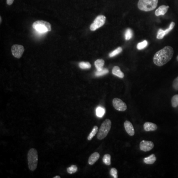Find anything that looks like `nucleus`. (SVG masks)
<instances>
[{
	"mask_svg": "<svg viewBox=\"0 0 178 178\" xmlns=\"http://www.w3.org/2000/svg\"><path fill=\"white\" fill-rule=\"evenodd\" d=\"M173 54L174 50L171 47H165L156 53L153 58V62L157 66H163L172 59Z\"/></svg>",
	"mask_w": 178,
	"mask_h": 178,
	"instance_id": "1",
	"label": "nucleus"
},
{
	"mask_svg": "<svg viewBox=\"0 0 178 178\" xmlns=\"http://www.w3.org/2000/svg\"><path fill=\"white\" fill-rule=\"evenodd\" d=\"M27 159L29 169L32 171H34L38 165V152L36 149L31 148L28 151Z\"/></svg>",
	"mask_w": 178,
	"mask_h": 178,
	"instance_id": "2",
	"label": "nucleus"
},
{
	"mask_svg": "<svg viewBox=\"0 0 178 178\" xmlns=\"http://www.w3.org/2000/svg\"><path fill=\"white\" fill-rule=\"evenodd\" d=\"M158 2V0H139L138 7L141 10L149 12L156 8Z\"/></svg>",
	"mask_w": 178,
	"mask_h": 178,
	"instance_id": "3",
	"label": "nucleus"
},
{
	"mask_svg": "<svg viewBox=\"0 0 178 178\" xmlns=\"http://www.w3.org/2000/svg\"><path fill=\"white\" fill-rule=\"evenodd\" d=\"M33 27L40 33H46L51 31V25L48 22L44 20H38L34 22Z\"/></svg>",
	"mask_w": 178,
	"mask_h": 178,
	"instance_id": "4",
	"label": "nucleus"
},
{
	"mask_svg": "<svg viewBox=\"0 0 178 178\" xmlns=\"http://www.w3.org/2000/svg\"><path fill=\"white\" fill-rule=\"evenodd\" d=\"M111 127V122L109 119L104 121L97 133V138L101 140L107 136Z\"/></svg>",
	"mask_w": 178,
	"mask_h": 178,
	"instance_id": "5",
	"label": "nucleus"
},
{
	"mask_svg": "<svg viewBox=\"0 0 178 178\" xmlns=\"http://www.w3.org/2000/svg\"><path fill=\"white\" fill-rule=\"evenodd\" d=\"M106 17L105 16L100 15L97 16L95 19L93 23L90 26L91 31H95L102 26L106 22Z\"/></svg>",
	"mask_w": 178,
	"mask_h": 178,
	"instance_id": "6",
	"label": "nucleus"
},
{
	"mask_svg": "<svg viewBox=\"0 0 178 178\" xmlns=\"http://www.w3.org/2000/svg\"><path fill=\"white\" fill-rule=\"evenodd\" d=\"M112 104L114 107L117 111H124L127 109L126 104L118 98L114 99L112 101Z\"/></svg>",
	"mask_w": 178,
	"mask_h": 178,
	"instance_id": "7",
	"label": "nucleus"
},
{
	"mask_svg": "<svg viewBox=\"0 0 178 178\" xmlns=\"http://www.w3.org/2000/svg\"><path fill=\"white\" fill-rule=\"evenodd\" d=\"M24 51V47L19 44H14L12 47V51L13 56L16 58H21Z\"/></svg>",
	"mask_w": 178,
	"mask_h": 178,
	"instance_id": "8",
	"label": "nucleus"
},
{
	"mask_svg": "<svg viewBox=\"0 0 178 178\" xmlns=\"http://www.w3.org/2000/svg\"><path fill=\"white\" fill-rule=\"evenodd\" d=\"M154 147V143L152 141L142 140L140 144V149L143 152H148L152 150Z\"/></svg>",
	"mask_w": 178,
	"mask_h": 178,
	"instance_id": "9",
	"label": "nucleus"
},
{
	"mask_svg": "<svg viewBox=\"0 0 178 178\" xmlns=\"http://www.w3.org/2000/svg\"><path fill=\"white\" fill-rule=\"evenodd\" d=\"M175 23L174 22H172L170 25L169 27L166 30H163L162 29L158 30L157 32V39H162L164 38V37L165 36V35H166L167 34L169 33L173 29L174 26H175Z\"/></svg>",
	"mask_w": 178,
	"mask_h": 178,
	"instance_id": "10",
	"label": "nucleus"
},
{
	"mask_svg": "<svg viewBox=\"0 0 178 178\" xmlns=\"http://www.w3.org/2000/svg\"><path fill=\"white\" fill-rule=\"evenodd\" d=\"M124 127L127 133L131 136H133L135 134V130L132 124L129 121L124 122Z\"/></svg>",
	"mask_w": 178,
	"mask_h": 178,
	"instance_id": "11",
	"label": "nucleus"
},
{
	"mask_svg": "<svg viewBox=\"0 0 178 178\" xmlns=\"http://www.w3.org/2000/svg\"><path fill=\"white\" fill-rule=\"evenodd\" d=\"M143 128L147 132L154 131L156 130L157 126L155 124L153 123L152 122H147L144 124Z\"/></svg>",
	"mask_w": 178,
	"mask_h": 178,
	"instance_id": "12",
	"label": "nucleus"
},
{
	"mask_svg": "<svg viewBox=\"0 0 178 178\" xmlns=\"http://www.w3.org/2000/svg\"><path fill=\"white\" fill-rule=\"evenodd\" d=\"M169 8V6H166L165 5H162L161 6H160L155 10V15L158 17L159 15H165L167 12Z\"/></svg>",
	"mask_w": 178,
	"mask_h": 178,
	"instance_id": "13",
	"label": "nucleus"
},
{
	"mask_svg": "<svg viewBox=\"0 0 178 178\" xmlns=\"http://www.w3.org/2000/svg\"><path fill=\"white\" fill-rule=\"evenodd\" d=\"M99 154L98 152H94L90 156L88 160V163L90 165H93L96 163L99 158Z\"/></svg>",
	"mask_w": 178,
	"mask_h": 178,
	"instance_id": "14",
	"label": "nucleus"
},
{
	"mask_svg": "<svg viewBox=\"0 0 178 178\" xmlns=\"http://www.w3.org/2000/svg\"><path fill=\"white\" fill-rule=\"evenodd\" d=\"M112 73L114 75L120 78H123L124 77V74L121 71L120 68L118 66H114L112 69Z\"/></svg>",
	"mask_w": 178,
	"mask_h": 178,
	"instance_id": "15",
	"label": "nucleus"
},
{
	"mask_svg": "<svg viewBox=\"0 0 178 178\" xmlns=\"http://www.w3.org/2000/svg\"><path fill=\"white\" fill-rule=\"evenodd\" d=\"M156 160V157L154 154L143 159V162L147 164H152Z\"/></svg>",
	"mask_w": 178,
	"mask_h": 178,
	"instance_id": "16",
	"label": "nucleus"
},
{
	"mask_svg": "<svg viewBox=\"0 0 178 178\" xmlns=\"http://www.w3.org/2000/svg\"><path fill=\"white\" fill-rule=\"evenodd\" d=\"M104 64V59H97L95 62V65L96 66V68L97 69V71H100L103 69Z\"/></svg>",
	"mask_w": 178,
	"mask_h": 178,
	"instance_id": "17",
	"label": "nucleus"
},
{
	"mask_svg": "<svg viewBox=\"0 0 178 178\" xmlns=\"http://www.w3.org/2000/svg\"><path fill=\"white\" fill-rule=\"evenodd\" d=\"M106 112V110L102 106H98L96 109V114L97 117L102 118Z\"/></svg>",
	"mask_w": 178,
	"mask_h": 178,
	"instance_id": "18",
	"label": "nucleus"
},
{
	"mask_svg": "<svg viewBox=\"0 0 178 178\" xmlns=\"http://www.w3.org/2000/svg\"><path fill=\"white\" fill-rule=\"evenodd\" d=\"M98 131V127L97 126H95L94 128L92 129V131H91L90 134L88 137V140H91L92 139V138L96 135V134L97 133Z\"/></svg>",
	"mask_w": 178,
	"mask_h": 178,
	"instance_id": "19",
	"label": "nucleus"
},
{
	"mask_svg": "<svg viewBox=\"0 0 178 178\" xmlns=\"http://www.w3.org/2000/svg\"><path fill=\"white\" fill-rule=\"evenodd\" d=\"M102 161L104 163L107 165H110L111 164V156L109 154H106L104 155Z\"/></svg>",
	"mask_w": 178,
	"mask_h": 178,
	"instance_id": "20",
	"label": "nucleus"
},
{
	"mask_svg": "<svg viewBox=\"0 0 178 178\" xmlns=\"http://www.w3.org/2000/svg\"><path fill=\"white\" fill-rule=\"evenodd\" d=\"M133 31L130 28H128L126 30L125 33V38L126 40H130L133 37Z\"/></svg>",
	"mask_w": 178,
	"mask_h": 178,
	"instance_id": "21",
	"label": "nucleus"
},
{
	"mask_svg": "<svg viewBox=\"0 0 178 178\" xmlns=\"http://www.w3.org/2000/svg\"><path fill=\"white\" fill-rule=\"evenodd\" d=\"M79 66L81 69H89L91 67V64L88 62H81L79 63Z\"/></svg>",
	"mask_w": 178,
	"mask_h": 178,
	"instance_id": "22",
	"label": "nucleus"
},
{
	"mask_svg": "<svg viewBox=\"0 0 178 178\" xmlns=\"http://www.w3.org/2000/svg\"><path fill=\"white\" fill-rule=\"evenodd\" d=\"M109 71L108 69L106 68H103L102 70L100 71H97L95 73V76L99 77V76H103L104 75L107 74L108 73Z\"/></svg>",
	"mask_w": 178,
	"mask_h": 178,
	"instance_id": "23",
	"label": "nucleus"
},
{
	"mask_svg": "<svg viewBox=\"0 0 178 178\" xmlns=\"http://www.w3.org/2000/svg\"><path fill=\"white\" fill-rule=\"evenodd\" d=\"M172 106L173 107H177L178 106V95L173 96L171 99Z\"/></svg>",
	"mask_w": 178,
	"mask_h": 178,
	"instance_id": "24",
	"label": "nucleus"
},
{
	"mask_svg": "<svg viewBox=\"0 0 178 178\" xmlns=\"http://www.w3.org/2000/svg\"><path fill=\"white\" fill-rule=\"evenodd\" d=\"M147 44H148V43H147V41L144 40L143 41L138 44L137 46V49L139 50L143 49L144 48H145L147 46Z\"/></svg>",
	"mask_w": 178,
	"mask_h": 178,
	"instance_id": "25",
	"label": "nucleus"
},
{
	"mask_svg": "<svg viewBox=\"0 0 178 178\" xmlns=\"http://www.w3.org/2000/svg\"><path fill=\"white\" fill-rule=\"evenodd\" d=\"M122 49L121 47H118V48H117L116 49H115L114 51H112L111 53H110V54H109V57H111V58H112V57H113V56H115L117 54H120V53L122 51Z\"/></svg>",
	"mask_w": 178,
	"mask_h": 178,
	"instance_id": "26",
	"label": "nucleus"
},
{
	"mask_svg": "<svg viewBox=\"0 0 178 178\" xmlns=\"http://www.w3.org/2000/svg\"><path fill=\"white\" fill-rule=\"evenodd\" d=\"M77 167L75 165H72L71 166L68 167L67 169V171L69 174H74L76 173V172L77 171Z\"/></svg>",
	"mask_w": 178,
	"mask_h": 178,
	"instance_id": "27",
	"label": "nucleus"
},
{
	"mask_svg": "<svg viewBox=\"0 0 178 178\" xmlns=\"http://www.w3.org/2000/svg\"><path fill=\"white\" fill-rule=\"evenodd\" d=\"M117 170L116 168H112L111 169L110 171V174L113 178H118V175H117Z\"/></svg>",
	"mask_w": 178,
	"mask_h": 178,
	"instance_id": "28",
	"label": "nucleus"
},
{
	"mask_svg": "<svg viewBox=\"0 0 178 178\" xmlns=\"http://www.w3.org/2000/svg\"><path fill=\"white\" fill-rule=\"evenodd\" d=\"M173 87L176 90H178V77L173 81Z\"/></svg>",
	"mask_w": 178,
	"mask_h": 178,
	"instance_id": "29",
	"label": "nucleus"
},
{
	"mask_svg": "<svg viewBox=\"0 0 178 178\" xmlns=\"http://www.w3.org/2000/svg\"><path fill=\"white\" fill-rule=\"evenodd\" d=\"M14 2V0H7V3L8 5H12Z\"/></svg>",
	"mask_w": 178,
	"mask_h": 178,
	"instance_id": "30",
	"label": "nucleus"
},
{
	"mask_svg": "<svg viewBox=\"0 0 178 178\" xmlns=\"http://www.w3.org/2000/svg\"><path fill=\"white\" fill-rule=\"evenodd\" d=\"M54 178H60V177L59 176H56V177H54Z\"/></svg>",
	"mask_w": 178,
	"mask_h": 178,
	"instance_id": "31",
	"label": "nucleus"
},
{
	"mask_svg": "<svg viewBox=\"0 0 178 178\" xmlns=\"http://www.w3.org/2000/svg\"><path fill=\"white\" fill-rule=\"evenodd\" d=\"M177 60L178 61V56H177Z\"/></svg>",
	"mask_w": 178,
	"mask_h": 178,
	"instance_id": "32",
	"label": "nucleus"
}]
</instances>
